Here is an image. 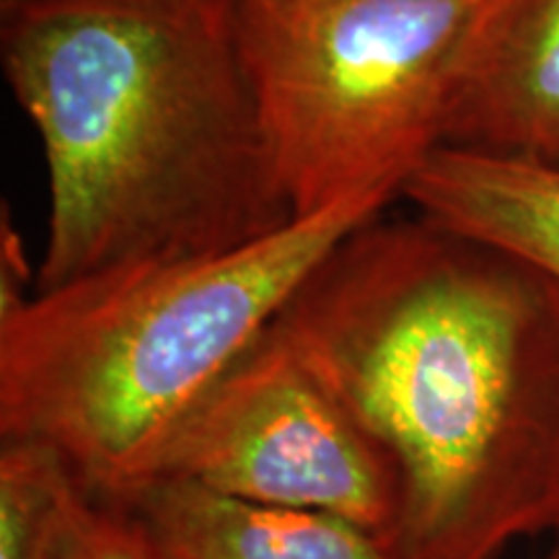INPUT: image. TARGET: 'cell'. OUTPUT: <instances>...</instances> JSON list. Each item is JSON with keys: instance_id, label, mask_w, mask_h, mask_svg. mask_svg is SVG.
<instances>
[{"instance_id": "cell-9", "label": "cell", "mask_w": 559, "mask_h": 559, "mask_svg": "<svg viewBox=\"0 0 559 559\" xmlns=\"http://www.w3.org/2000/svg\"><path fill=\"white\" fill-rule=\"evenodd\" d=\"M88 495L47 445H0V559H55L70 513Z\"/></svg>"}, {"instance_id": "cell-8", "label": "cell", "mask_w": 559, "mask_h": 559, "mask_svg": "<svg viewBox=\"0 0 559 559\" xmlns=\"http://www.w3.org/2000/svg\"><path fill=\"white\" fill-rule=\"evenodd\" d=\"M417 215L485 243L559 285V169L440 145L402 185Z\"/></svg>"}, {"instance_id": "cell-12", "label": "cell", "mask_w": 559, "mask_h": 559, "mask_svg": "<svg viewBox=\"0 0 559 559\" xmlns=\"http://www.w3.org/2000/svg\"><path fill=\"white\" fill-rule=\"evenodd\" d=\"M34 0H0V16H3V24L5 21H11L16 13H21L26 9V5H32Z\"/></svg>"}, {"instance_id": "cell-6", "label": "cell", "mask_w": 559, "mask_h": 559, "mask_svg": "<svg viewBox=\"0 0 559 559\" xmlns=\"http://www.w3.org/2000/svg\"><path fill=\"white\" fill-rule=\"evenodd\" d=\"M440 145L559 169V0H485Z\"/></svg>"}, {"instance_id": "cell-2", "label": "cell", "mask_w": 559, "mask_h": 559, "mask_svg": "<svg viewBox=\"0 0 559 559\" xmlns=\"http://www.w3.org/2000/svg\"><path fill=\"white\" fill-rule=\"evenodd\" d=\"M3 66L50 181L34 293L223 254L296 221L236 0H34L3 24Z\"/></svg>"}, {"instance_id": "cell-5", "label": "cell", "mask_w": 559, "mask_h": 559, "mask_svg": "<svg viewBox=\"0 0 559 559\" xmlns=\"http://www.w3.org/2000/svg\"><path fill=\"white\" fill-rule=\"evenodd\" d=\"M158 477L340 515L389 542L404 508L394 456L277 321L187 412L160 451Z\"/></svg>"}, {"instance_id": "cell-7", "label": "cell", "mask_w": 559, "mask_h": 559, "mask_svg": "<svg viewBox=\"0 0 559 559\" xmlns=\"http://www.w3.org/2000/svg\"><path fill=\"white\" fill-rule=\"evenodd\" d=\"M156 559H400L386 536L340 519L158 477L128 506Z\"/></svg>"}, {"instance_id": "cell-13", "label": "cell", "mask_w": 559, "mask_h": 559, "mask_svg": "<svg viewBox=\"0 0 559 559\" xmlns=\"http://www.w3.org/2000/svg\"><path fill=\"white\" fill-rule=\"evenodd\" d=\"M542 559H559V531L555 534V542H551V547L547 549V555Z\"/></svg>"}, {"instance_id": "cell-3", "label": "cell", "mask_w": 559, "mask_h": 559, "mask_svg": "<svg viewBox=\"0 0 559 559\" xmlns=\"http://www.w3.org/2000/svg\"><path fill=\"white\" fill-rule=\"evenodd\" d=\"M396 194H360L223 254L34 293L0 321V440L47 445L91 498L128 508L187 412Z\"/></svg>"}, {"instance_id": "cell-11", "label": "cell", "mask_w": 559, "mask_h": 559, "mask_svg": "<svg viewBox=\"0 0 559 559\" xmlns=\"http://www.w3.org/2000/svg\"><path fill=\"white\" fill-rule=\"evenodd\" d=\"M32 285V270L21 249V239L9 218H3V241H0V321L13 317L29 304L26 288Z\"/></svg>"}, {"instance_id": "cell-10", "label": "cell", "mask_w": 559, "mask_h": 559, "mask_svg": "<svg viewBox=\"0 0 559 559\" xmlns=\"http://www.w3.org/2000/svg\"><path fill=\"white\" fill-rule=\"evenodd\" d=\"M55 559H156L130 508L83 495L70 513Z\"/></svg>"}, {"instance_id": "cell-4", "label": "cell", "mask_w": 559, "mask_h": 559, "mask_svg": "<svg viewBox=\"0 0 559 559\" xmlns=\"http://www.w3.org/2000/svg\"><path fill=\"white\" fill-rule=\"evenodd\" d=\"M485 0H236L262 128L296 221L394 190L440 148Z\"/></svg>"}, {"instance_id": "cell-1", "label": "cell", "mask_w": 559, "mask_h": 559, "mask_svg": "<svg viewBox=\"0 0 559 559\" xmlns=\"http://www.w3.org/2000/svg\"><path fill=\"white\" fill-rule=\"evenodd\" d=\"M394 456L400 559L559 531V285L423 215L345 236L277 319Z\"/></svg>"}]
</instances>
